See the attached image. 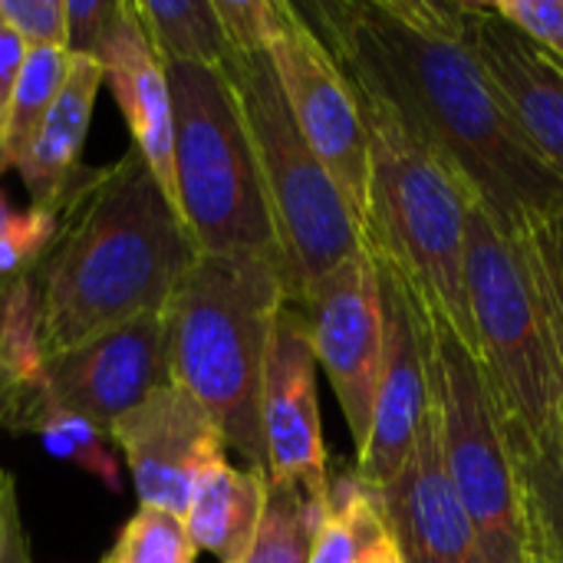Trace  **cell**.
Returning a JSON list of instances; mask_svg holds the SVG:
<instances>
[{
    "label": "cell",
    "mask_w": 563,
    "mask_h": 563,
    "mask_svg": "<svg viewBox=\"0 0 563 563\" xmlns=\"http://www.w3.org/2000/svg\"><path fill=\"white\" fill-rule=\"evenodd\" d=\"M498 16L518 26L544 53L563 63V0H488Z\"/></svg>",
    "instance_id": "cell-30"
},
{
    "label": "cell",
    "mask_w": 563,
    "mask_h": 563,
    "mask_svg": "<svg viewBox=\"0 0 563 563\" xmlns=\"http://www.w3.org/2000/svg\"><path fill=\"white\" fill-rule=\"evenodd\" d=\"M168 376L165 313L112 327L79 346L43 356V399L109 432L125 412L145 402Z\"/></svg>",
    "instance_id": "cell-11"
},
{
    "label": "cell",
    "mask_w": 563,
    "mask_h": 563,
    "mask_svg": "<svg viewBox=\"0 0 563 563\" xmlns=\"http://www.w3.org/2000/svg\"><path fill=\"white\" fill-rule=\"evenodd\" d=\"M267 508V475L214 455L195 478L181 525L195 551L218 563H244Z\"/></svg>",
    "instance_id": "cell-19"
},
{
    "label": "cell",
    "mask_w": 563,
    "mask_h": 563,
    "mask_svg": "<svg viewBox=\"0 0 563 563\" xmlns=\"http://www.w3.org/2000/svg\"><path fill=\"white\" fill-rule=\"evenodd\" d=\"M106 82L122 109V119L132 132V148L145 158L148 172L155 175L162 195L178 211L175 198V115H172V89L168 73L152 53L145 30L132 10V0H125L122 16L96 56Z\"/></svg>",
    "instance_id": "cell-17"
},
{
    "label": "cell",
    "mask_w": 563,
    "mask_h": 563,
    "mask_svg": "<svg viewBox=\"0 0 563 563\" xmlns=\"http://www.w3.org/2000/svg\"><path fill=\"white\" fill-rule=\"evenodd\" d=\"M366 122L369 185L363 247L402 297L419 340L452 336L478 363L468 284V188L369 82L346 76Z\"/></svg>",
    "instance_id": "cell-3"
},
{
    "label": "cell",
    "mask_w": 563,
    "mask_h": 563,
    "mask_svg": "<svg viewBox=\"0 0 563 563\" xmlns=\"http://www.w3.org/2000/svg\"><path fill=\"white\" fill-rule=\"evenodd\" d=\"M211 3L221 20L231 53L267 49L271 23H274V0H211Z\"/></svg>",
    "instance_id": "cell-31"
},
{
    "label": "cell",
    "mask_w": 563,
    "mask_h": 563,
    "mask_svg": "<svg viewBox=\"0 0 563 563\" xmlns=\"http://www.w3.org/2000/svg\"><path fill=\"white\" fill-rule=\"evenodd\" d=\"M145 40L162 66H214L231 56L211 0H132Z\"/></svg>",
    "instance_id": "cell-21"
},
{
    "label": "cell",
    "mask_w": 563,
    "mask_h": 563,
    "mask_svg": "<svg viewBox=\"0 0 563 563\" xmlns=\"http://www.w3.org/2000/svg\"><path fill=\"white\" fill-rule=\"evenodd\" d=\"M459 20L488 82L534 152L563 178V69L488 0H459Z\"/></svg>",
    "instance_id": "cell-14"
},
{
    "label": "cell",
    "mask_w": 563,
    "mask_h": 563,
    "mask_svg": "<svg viewBox=\"0 0 563 563\" xmlns=\"http://www.w3.org/2000/svg\"><path fill=\"white\" fill-rule=\"evenodd\" d=\"M317 366L327 373L356 452L366 442L386 356L383 277L366 247L340 261L297 297Z\"/></svg>",
    "instance_id": "cell-10"
},
{
    "label": "cell",
    "mask_w": 563,
    "mask_h": 563,
    "mask_svg": "<svg viewBox=\"0 0 563 563\" xmlns=\"http://www.w3.org/2000/svg\"><path fill=\"white\" fill-rule=\"evenodd\" d=\"M297 10L353 79L376 86L505 224L548 221L563 178L534 152L472 53L459 0H346Z\"/></svg>",
    "instance_id": "cell-1"
},
{
    "label": "cell",
    "mask_w": 563,
    "mask_h": 563,
    "mask_svg": "<svg viewBox=\"0 0 563 563\" xmlns=\"http://www.w3.org/2000/svg\"><path fill=\"white\" fill-rule=\"evenodd\" d=\"M419 343L445 468L472 518L485 563H538L525 468L501 429L482 366L452 336Z\"/></svg>",
    "instance_id": "cell-8"
},
{
    "label": "cell",
    "mask_w": 563,
    "mask_h": 563,
    "mask_svg": "<svg viewBox=\"0 0 563 563\" xmlns=\"http://www.w3.org/2000/svg\"><path fill=\"white\" fill-rule=\"evenodd\" d=\"M561 69H563V63H561Z\"/></svg>",
    "instance_id": "cell-37"
},
{
    "label": "cell",
    "mask_w": 563,
    "mask_h": 563,
    "mask_svg": "<svg viewBox=\"0 0 563 563\" xmlns=\"http://www.w3.org/2000/svg\"><path fill=\"white\" fill-rule=\"evenodd\" d=\"M284 300L290 287L277 257L198 254L165 307L172 383L208 412L228 455L261 475L264 360Z\"/></svg>",
    "instance_id": "cell-5"
},
{
    "label": "cell",
    "mask_w": 563,
    "mask_h": 563,
    "mask_svg": "<svg viewBox=\"0 0 563 563\" xmlns=\"http://www.w3.org/2000/svg\"><path fill=\"white\" fill-rule=\"evenodd\" d=\"M310 563H402L379 498L360 482L356 468L343 478H330Z\"/></svg>",
    "instance_id": "cell-20"
},
{
    "label": "cell",
    "mask_w": 563,
    "mask_h": 563,
    "mask_svg": "<svg viewBox=\"0 0 563 563\" xmlns=\"http://www.w3.org/2000/svg\"><path fill=\"white\" fill-rule=\"evenodd\" d=\"M538 224H505L468 195L465 284L478 366L521 468L554 459L563 435V313Z\"/></svg>",
    "instance_id": "cell-4"
},
{
    "label": "cell",
    "mask_w": 563,
    "mask_h": 563,
    "mask_svg": "<svg viewBox=\"0 0 563 563\" xmlns=\"http://www.w3.org/2000/svg\"><path fill=\"white\" fill-rule=\"evenodd\" d=\"M195 558L198 551L178 515L139 505L99 563H195Z\"/></svg>",
    "instance_id": "cell-25"
},
{
    "label": "cell",
    "mask_w": 563,
    "mask_h": 563,
    "mask_svg": "<svg viewBox=\"0 0 563 563\" xmlns=\"http://www.w3.org/2000/svg\"><path fill=\"white\" fill-rule=\"evenodd\" d=\"M221 69L247 125L290 300H297L313 280L353 257L363 247V238L333 178L300 135L267 49L231 53Z\"/></svg>",
    "instance_id": "cell-7"
},
{
    "label": "cell",
    "mask_w": 563,
    "mask_h": 563,
    "mask_svg": "<svg viewBox=\"0 0 563 563\" xmlns=\"http://www.w3.org/2000/svg\"><path fill=\"white\" fill-rule=\"evenodd\" d=\"M195 257V241L135 148L89 168L56 211L53 247L33 271L46 353L165 313Z\"/></svg>",
    "instance_id": "cell-2"
},
{
    "label": "cell",
    "mask_w": 563,
    "mask_h": 563,
    "mask_svg": "<svg viewBox=\"0 0 563 563\" xmlns=\"http://www.w3.org/2000/svg\"><path fill=\"white\" fill-rule=\"evenodd\" d=\"M16 432H33L53 459L79 465L82 472L96 475L112 492H119V462H115V455L109 449L112 445L109 432H102L89 419H82L76 412H66L59 406H49L43 399V393H36L30 399V406L23 409L20 422H16Z\"/></svg>",
    "instance_id": "cell-23"
},
{
    "label": "cell",
    "mask_w": 563,
    "mask_h": 563,
    "mask_svg": "<svg viewBox=\"0 0 563 563\" xmlns=\"http://www.w3.org/2000/svg\"><path fill=\"white\" fill-rule=\"evenodd\" d=\"M175 115L178 218L198 254L280 257L234 89L214 66H165Z\"/></svg>",
    "instance_id": "cell-6"
},
{
    "label": "cell",
    "mask_w": 563,
    "mask_h": 563,
    "mask_svg": "<svg viewBox=\"0 0 563 563\" xmlns=\"http://www.w3.org/2000/svg\"><path fill=\"white\" fill-rule=\"evenodd\" d=\"M0 20L23 49H66V0H0Z\"/></svg>",
    "instance_id": "cell-28"
},
{
    "label": "cell",
    "mask_w": 563,
    "mask_h": 563,
    "mask_svg": "<svg viewBox=\"0 0 563 563\" xmlns=\"http://www.w3.org/2000/svg\"><path fill=\"white\" fill-rule=\"evenodd\" d=\"M56 238V211L30 205L16 211L0 191V284L33 274Z\"/></svg>",
    "instance_id": "cell-26"
},
{
    "label": "cell",
    "mask_w": 563,
    "mask_h": 563,
    "mask_svg": "<svg viewBox=\"0 0 563 563\" xmlns=\"http://www.w3.org/2000/svg\"><path fill=\"white\" fill-rule=\"evenodd\" d=\"M525 482L538 563H563V435L554 459L525 468Z\"/></svg>",
    "instance_id": "cell-27"
},
{
    "label": "cell",
    "mask_w": 563,
    "mask_h": 563,
    "mask_svg": "<svg viewBox=\"0 0 563 563\" xmlns=\"http://www.w3.org/2000/svg\"><path fill=\"white\" fill-rule=\"evenodd\" d=\"M20 63H23V43L10 33V26L0 20V139H3V122H7L10 92H13Z\"/></svg>",
    "instance_id": "cell-33"
},
{
    "label": "cell",
    "mask_w": 563,
    "mask_h": 563,
    "mask_svg": "<svg viewBox=\"0 0 563 563\" xmlns=\"http://www.w3.org/2000/svg\"><path fill=\"white\" fill-rule=\"evenodd\" d=\"M373 495L396 534L402 563H485L472 518L445 468L435 402H429L419 439L399 475Z\"/></svg>",
    "instance_id": "cell-15"
},
{
    "label": "cell",
    "mask_w": 563,
    "mask_h": 563,
    "mask_svg": "<svg viewBox=\"0 0 563 563\" xmlns=\"http://www.w3.org/2000/svg\"><path fill=\"white\" fill-rule=\"evenodd\" d=\"M0 563H33L13 472L0 468Z\"/></svg>",
    "instance_id": "cell-32"
},
{
    "label": "cell",
    "mask_w": 563,
    "mask_h": 563,
    "mask_svg": "<svg viewBox=\"0 0 563 563\" xmlns=\"http://www.w3.org/2000/svg\"><path fill=\"white\" fill-rule=\"evenodd\" d=\"M102 82H106V73L99 59L69 53L66 82L56 102L49 106L23 162L16 165L33 205L59 211L66 198L76 191V185L86 178L89 168L82 165V145H86L92 106L99 99Z\"/></svg>",
    "instance_id": "cell-18"
},
{
    "label": "cell",
    "mask_w": 563,
    "mask_h": 563,
    "mask_svg": "<svg viewBox=\"0 0 563 563\" xmlns=\"http://www.w3.org/2000/svg\"><path fill=\"white\" fill-rule=\"evenodd\" d=\"M261 429L267 482L297 485L313 501L327 505L330 465L317 396V356L297 300H284L271 330L261 386Z\"/></svg>",
    "instance_id": "cell-12"
},
{
    "label": "cell",
    "mask_w": 563,
    "mask_h": 563,
    "mask_svg": "<svg viewBox=\"0 0 563 563\" xmlns=\"http://www.w3.org/2000/svg\"><path fill=\"white\" fill-rule=\"evenodd\" d=\"M109 442L122 452L142 508L185 515L198 472L224 455V439L208 412L175 383L109 426Z\"/></svg>",
    "instance_id": "cell-13"
},
{
    "label": "cell",
    "mask_w": 563,
    "mask_h": 563,
    "mask_svg": "<svg viewBox=\"0 0 563 563\" xmlns=\"http://www.w3.org/2000/svg\"><path fill=\"white\" fill-rule=\"evenodd\" d=\"M125 0H66V53L99 56L109 43Z\"/></svg>",
    "instance_id": "cell-29"
},
{
    "label": "cell",
    "mask_w": 563,
    "mask_h": 563,
    "mask_svg": "<svg viewBox=\"0 0 563 563\" xmlns=\"http://www.w3.org/2000/svg\"><path fill=\"white\" fill-rule=\"evenodd\" d=\"M3 287H7V284H0V294H3Z\"/></svg>",
    "instance_id": "cell-36"
},
{
    "label": "cell",
    "mask_w": 563,
    "mask_h": 563,
    "mask_svg": "<svg viewBox=\"0 0 563 563\" xmlns=\"http://www.w3.org/2000/svg\"><path fill=\"white\" fill-rule=\"evenodd\" d=\"M538 241H541V251L548 257V267H551V277H554V287H558V300H561L563 313V208L554 211L548 221L538 224Z\"/></svg>",
    "instance_id": "cell-34"
},
{
    "label": "cell",
    "mask_w": 563,
    "mask_h": 563,
    "mask_svg": "<svg viewBox=\"0 0 563 563\" xmlns=\"http://www.w3.org/2000/svg\"><path fill=\"white\" fill-rule=\"evenodd\" d=\"M323 511L327 505L313 501L303 488L267 482V508L244 563H310Z\"/></svg>",
    "instance_id": "cell-24"
},
{
    "label": "cell",
    "mask_w": 563,
    "mask_h": 563,
    "mask_svg": "<svg viewBox=\"0 0 563 563\" xmlns=\"http://www.w3.org/2000/svg\"><path fill=\"white\" fill-rule=\"evenodd\" d=\"M267 59L300 135L333 178L363 238L369 185L363 109L336 56L290 0H274Z\"/></svg>",
    "instance_id": "cell-9"
},
{
    "label": "cell",
    "mask_w": 563,
    "mask_h": 563,
    "mask_svg": "<svg viewBox=\"0 0 563 563\" xmlns=\"http://www.w3.org/2000/svg\"><path fill=\"white\" fill-rule=\"evenodd\" d=\"M33 396H36L33 389L16 386V383L0 369V429H16V422H20V416H23V409L30 406Z\"/></svg>",
    "instance_id": "cell-35"
},
{
    "label": "cell",
    "mask_w": 563,
    "mask_h": 563,
    "mask_svg": "<svg viewBox=\"0 0 563 563\" xmlns=\"http://www.w3.org/2000/svg\"><path fill=\"white\" fill-rule=\"evenodd\" d=\"M379 277H383V307H386V356L373 399L369 432L363 449L356 452V475L369 492H383L399 475L432 402L419 333L389 277L383 271Z\"/></svg>",
    "instance_id": "cell-16"
},
{
    "label": "cell",
    "mask_w": 563,
    "mask_h": 563,
    "mask_svg": "<svg viewBox=\"0 0 563 563\" xmlns=\"http://www.w3.org/2000/svg\"><path fill=\"white\" fill-rule=\"evenodd\" d=\"M66 69H69L66 49H53V46L23 49V63L10 92V109L0 139V172H10L23 162L49 106L56 102L66 82Z\"/></svg>",
    "instance_id": "cell-22"
}]
</instances>
